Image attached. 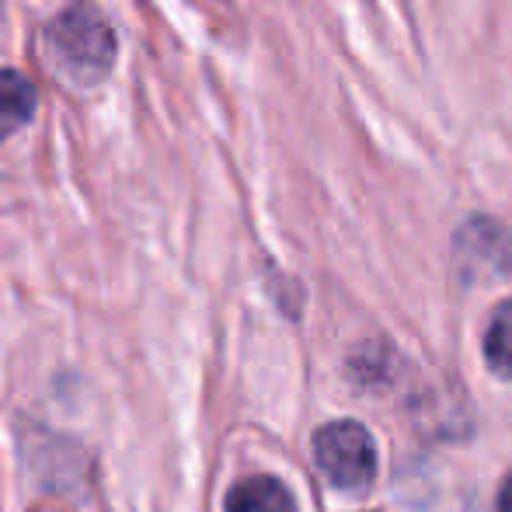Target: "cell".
<instances>
[{
    "label": "cell",
    "mask_w": 512,
    "mask_h": 512,
    "mask_svg": "<svg viewBox=\"0 0 512 512\" xmlns=\"http://www.w3.org/2000/svg\"><path fill=\"white\" fill-rule=\"evenodd\" d=\"M457 251L464 258L467 272L481 276H506L512 269V237L499 223L474 220L457 234Z\"/></svg>",
    "instance_id": "3"
},
{
    "label": "cell",
    "mask_w": 512,
    "mask_h": 512,
    "mask_svg": "<svg viewBox=\"0 0 512 512\" xmlns=\"http://www.w3.org/2000/svg\"><path fill=\"white\" fill-rule=\"evenodd\" d=\"M499 512H512V478L502 485V495H499Z\"/></svg>",
    "instance_id": "7"
},
{
    "label": "cell",
    "mask_w": 512,
    "mask_h": 512,
    "mask_svg": "<svg viewBox=\"0 0 512 512\" xmlns=\"http://www.w3.org/2000/svg\"><path fill=\"white\" fill-rule=\"evenodd\" d=\"M314 460L335 488L363 495L377 478V446L359 422H331L314 436Z\"/></svg>",
    "instance_id": "2"
},
{
    "label": "cell",
    "mask_w": 512,
    "mask_h": 512,
    "mask_svg": "<svg viewBox=\"0 0 512 512\" xmlns=\"http://www.w3.org/2000/svg\"><path fill=\"white\" fill-rule=\"evenodd\" d=\"M49 49L56 67L77 88H95L115 67V32L105 14L88 0H77L49 25Z\"/></svg>",
    "instance_id": "1"
},
{
    "label": "cell",
    "mask_w": 512,
    "mask_h": 512,
    "mask_svg": "<svg viewBox=\"0 0 512 512\" xmlns=\"http://www.w3.org/2000/svg\"><path fill=\"white\" fill-rule=\"evenodd\" d=\"M227 512H297V502L279 478L255 474V478H244L230 488Z\"/></svg>",
    "instance_id": "5"
},
{
    "label": "cell",
    "mask_w": 512,
    "mask_h": 512,
    "mask_svg": "<svg viewBox=\"0 0 512 512\" xmlns=\"http://www.w3.org/2000/svg\"><path fill=\"white\" fill-rule=\"evenodd\" d=\"M39 108V91L21 70L0 67V140L21 133Z\"/></svg>",
    "instance_id": "4"
},
{
    "label": "cell",
    "mask_w": 512,
    "mask_h": 512,
    "mask_svg": "<svg viewBox=\"0 0 512 512\" xmlns=\"http://www.w3.org/2000/svg\"><path fill=\"white\" fill-rule=\"evenodd\" d=\"M485 356L499 377L512 380V300L495 310L485 335Z\"/></svg>",
    "instance_id": "6"
}]
</instances>
